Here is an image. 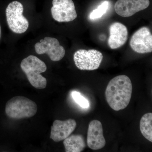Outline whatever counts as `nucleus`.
I'll return each mask as SVG.
<instances>
[{
    "label": "nucleus",
    "instance_id": "obj_1",
    "mask_svg": "<svg viewBox=\"0 0 152 152\" xmlns=\"http://www.w3.org/2000/svg\"><path fill=\"white\" fill-rule=\"evenodd\" d=\"M132 90V82L128 76H116L110 81L106 88V100L114 110H124L129 104Z\"/></svg>",
    "mask_w": 152,
    "mask_h": 152
},
{
    "label": "nucleus",
    "instance_id": "obj_2",
    "mask_svg": "<svg viewBox=\"0 0 152 152\" xmlns=\"http://www.w3.org/2000/svg\"><path fill=\"white\" fill-rule=\"evenodd\" d=\"M20 67L30 84L35 88L42 89L47 86L46 79L41 73L47 70L46 65L35 56H29L22 61Z\"/></svg>",
    "mask_w": 152,
    "mask_h": 152
},
{
    "label": "nucleus",
    "instance_id": "obj_3",
    "mask_svg": "<svg viewBox=\"0 0 152 152\" xmlns=\"http://www.w3.org/2000/svg\"><path fill=\"white\" fill-rule=\"evenodd\" d=\"M38 107L34 101L23 96L14 97L7 102L6 115L10 118L22 119L31 118L37 112Z\"/></svg>",
    "mask_w": 152,
    "mask_h": 152
},
{
    "label": "nucleus",
    "instance_id": "obj_4",
    "mask_svg": "<svg viewBox=\"0 0 152 152\" xmlns=\"http://www.w3.org/2000/svg\"><path fill=\"white\" fill-rule=\"evenodd\" d=\"M23 4L18 1L10 3L6 9L7 22L9 28L14 33L23 34L28 28V21L23 15Z\"/></svg>",
    "mask_w": 152,
    "mask_h": 152
},
{
    "label": "nucleus",
    "instance_id": "obj_5",
    "mask_svg": "<svg viewBox=\"0 0 152 152\" xmlns=\"http://www.w3.org/2000/svg\"><path fill=\"white\" fill-rule=\"evenodd\" d=\"M103 58L101 52L96 50H79L74 55L76 66L81 70L92 71L99 67Z\"/></svg>",
    "mask_w": 152,
    "mask_h": 152
},
{
    "label": "nucleus",
    "instance_id": "obj_6",
    "mask_svg": "<svg viewBox=\"0 0 152 152\" xmlns=\"http://www.w3.org/2000/svg\"><path fill=\"white\" fill-rule=\"evenodd\" d=\"M36 52L39 55L47 54L53 61L62 59L65 55V50L60 45L59 42L54 38L46 37L35 45Z\"/></svg>",
    "mask_w": 152,
    "mask_h": 152
},
{
    "label": "nucleus",
    "instance_id": "obj_7",
    "mask_svg": "<svg viewBox=\"0 0 152 152\" xmlns=\"http://www.w3.org/2000/svg\"><path fill=\"white\" fill-rule=\"evenodd\" d=\"M52 15L58 22H69L77 18L75 4L72 0H53Z\"/></svg>",
    "mask_w": 152,
    "mask_h": 152
},
{
    "label": "nucleus",
    "instance_id": "obj_8",
    "mask_svg": "<svg viewBox=\"0 0 152 152\" xmlns=\"http://www.w3.org/2000/svg\"><path fill=\"white\" fill-rule=\"evenodd\" d=\"M132 49L140 54L147 53L152 51V35L150 29L143 27L134 33L130 41Z\"/></svg>",
    "mask_w": 152,
    "mask_h": 152
},
{
    "label": "nucleus",
    "instance_id": "obj_9",
    "mask_svg": "<svg viewBox=\"0 0 152 152\" xmlns=\"http://www.w3.org/2000/svg\"><path fill=\"white\" fill-rule=\"evenodd\" d=\"M150 4L149 0H118L114 7L119 15L128 18L147 9Z\"/></svg>",
    "mask_w": 152,
    "mask_h": 152
},
{
    "label": "nucleus",
    "instance_id": "obj_10",
    "mask_svg": "<svg viewBox=\"0 0 152 152\" xmlns=\"http://www.w3.org/2000/svg\"><path fill=\"white\" fill-rule=\"evenodd\" d=\"M87 143L90 148L98 150L102 148L106 145L103 135L102 125L100 121L93 120L89 124L87 134Z\"/></svg>",
    "mask_w": 152,
    "mask_h": 152
},
{
    "label": "nucleus",
    "instance_id": "obj_11",
    "mask_svg": "<svg viewBox=\"0 0 152 152\" xmlns=\"http://www.w3.org/2000/svg\"><path fill=\"white\" fill-rule=\"evenodd\" d=\"M76 126V121L72 119L64 121L55 120L51 127L50 138L55 142L64 140L70 135Z\"/></svg>",
    "mask_w": 152,
    "mask_h": 152
},
{
    "label": "nucleus",
    "instance_id": "obj_12",
    "mask_svg": "<svg viewBox=\"0 0 152 152\" xmlns=\"http://www.w3.org/2000/svg\"><path fill=\"white\" fill-rule=\"evenodd\" d=\"M109 46L112 49L118 48L124 45L128 39L127 28L118 22L112 24L110 27Z\"/></svg>",
    "mask_w": 152,
    "mask_h": 152
},
{
    "label": "nucleus",
    "instance_id": "obj_13",
    "mask_svg": "<svg viewBox=\"0 0 152 152\" xmlns=\"http://www.w3.org/2000/svg\"><path fill=\"white\" fill-rule=\"evenodd\" d=\"M66 152H80L86 147V143L81 135L73 134L64 140Z\"/></svg>",
    "mask_w": 152,
    "mask_h": 152
},
{
    "label": "nucleus",
    "instance_id": "obj_14",
    "mask_svg": "<svg viewBox=\"0 0 152 152\" xmlns=\"http://www.w3.org/2000/svg\"><path fill=\"white\" fill-rule=\"evenodd\" d=\"M140 130L147 140L152 142V113H146L140 121Z\"/></svg>",
    "mask_w": 152,
    "mask_h": 152
},
{
    "label": "nucleus",
    "instance_id": "obj_15",
    "mask_svg": "<svg viewBox=\"0 0 152 152\" xmlns=\"http://www.w3.org/2000/svg\"><path fill=\"white\" fill-rule=\"evenodd\" d=\"M109 7V2L105 1L99 6V7L93 10L90 14L89 18L91 20L99 19L105 14Z\"/></svg>",
    "mask_w": 152,
    "mask_h": 152
},
{
    "label": "nucleus",
    "instance_id": "obj_16",
    "mask_svg": "<svg viewBox=\"0 0 152 152\" xmlns=\"http://www.w3.org/2000/svg\"><path fill=\"white\" fill-rule=\"evenodd\" d=\"M72 95L74 101L81 107L86 109L89 107L88 101L84 97L82 96L80 93L74 91L72 93Z\"/></svg>",
    "mask_w": 152,
    "mask_h": 152
},
{
    "label": "nucleus",
    "instance_id": "obj_17",
    "mask_svg": "<svg viewBox=\"0 0 152 152\" xmlns=\"http://www.w3.org/2000/svg\"><path fill=\"white\" fill-rule=\"evenodd\" d=\"M1 25H0V39H1Z\"/></svg>",
    "mask_w": 152,
    "mask_h": 152
}]
</instances>
